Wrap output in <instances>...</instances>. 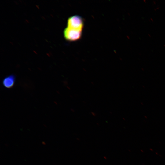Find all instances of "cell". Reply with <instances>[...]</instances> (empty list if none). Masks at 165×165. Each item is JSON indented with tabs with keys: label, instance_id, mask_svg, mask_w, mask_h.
Returning a JSON list of instances; mask_svg holds the SVG:
<instances>
[{
	"label": "cell",
	"instance_id": "obj_1",
	"mask_svg": "<svg viewBox=\"0 0 165 165\" xmlns=\"http://www.w3.org/2000/svg\"><path fill=\"white\" fill-rule=\"evenodd\" d=\"M82 30L67 27L64 31L65 39L70 42L75 41L80 39L82 37Z\"/></svg>",
	"mask_w": 165,
	"mask_h": 165
},
{
	"label": "cell",
	"instance_id": "obj_2",
	"mask_svg": "<svg viewBox=\"0 0 165 165\" xmlns=\"http://www.w3.org/2000/svg\"><path fill=\"white\" fill-rule=\"evenodd\" d=\"M84 26L83 18L81 16L75 15L69 17L67 20V27L83 30Z\"/></svg>",
	"mask_w": 165,
	"mask_h": 165
},
{
	"label": "cell",
	"instance_id": "obj_3",
	"mask_svg": "<svg viewBox=\"0 0 165 165\" xmlns=\"http://www.w3.org/2000/svg\"><path fill=\"white\" fill-rule=\"evenodd\" d=\"M15 79V76L13 75L7 76L3 79V85L6 88H11L14 85Z\"/></svg>",
	"mask_w": 165,
	"mask_h": 165
}]
</instances>
